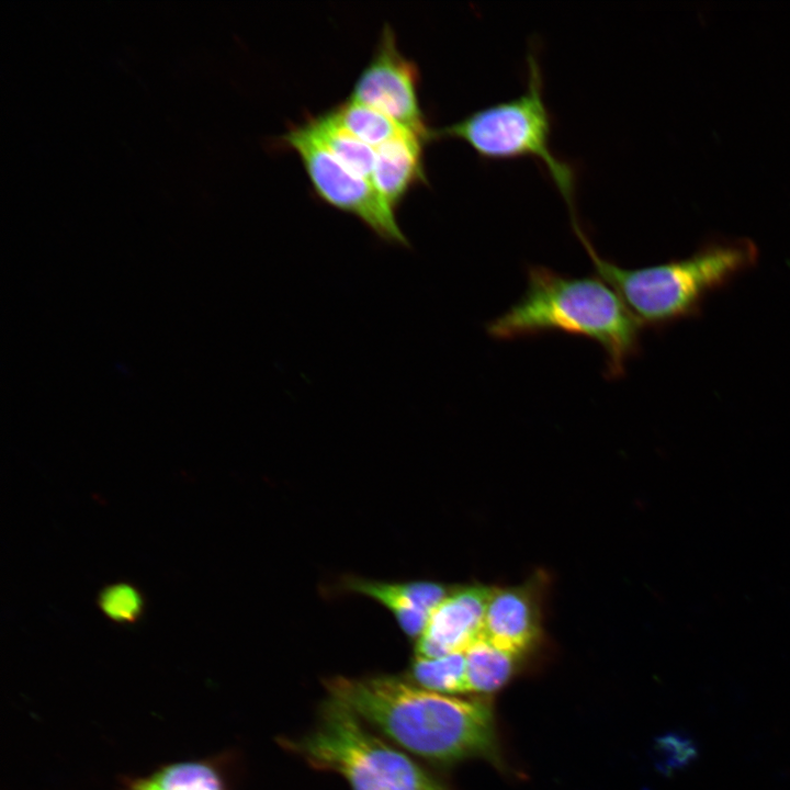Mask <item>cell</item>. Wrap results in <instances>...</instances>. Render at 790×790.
<instances>
[{
  "mask_svg": "<svg viewBox=\"0 0 790 790\" xmlns=\"http://www.w3.org/2000/svg\"><path fill=\"white\" fill-rule=\"evenodd\" d=\"M326 688L331 700L419 757L441 764L499 763L494 712L483 700L438 693L387 675L334 677Z\"/></svg>",
  "mask_w": 790,
  "mask_h": 790,
  "instance_id": "cell-1",
  "label": "cell"
},
{
  "mask_svg": "<svg viewBox=\"0 0 790 790\" xmlns=\"http://www.w3.org/2000/svg\"><path fill=\"white\" fill-rule=\"evenodd\" d=\"M641 324L617 292L598 275L571 276L529 266L519 300L486 325L497 340L546 332L584 337L605 353V375L619 379L641 348Z\"/></svg>",
  "mask_w": 790,
  "mask_h": 790,
  "instance_id": "cell-2",
  "label": "cell"
},
{
  "mask_svg": "<svg viewBox=\"0 0 790 790\" xmlns=\"http://www.w3.org/2000/svg\"><path fill=\"white\" fill-rule=\"evenodd\" d=\"M573 228L596 275L617 292L642 327L661 328L696 315L709 294L751 269L758 257L755 244L741 238L711 241L682 259L625 268L601 257L579 222Z\"/></svg>",
  "mask_w": 790,
  "mask_h": 790,
  "instance_id": "cell-3",
  "label": "cell"
},
{
  "mask_svg": "<svg viewBox=\"0 0 790 790\" xmlns=\"http://www.w3.org/2000/svg\"><path fill=\"white\" fill-rule=\"evenodd\" d=\"M283 743L314 768L340 774L352 790H449L331 699L325 703L315 729Z\"/></svg>",
  "mask_w": 790,
  "mask_h": 790,
  "instance_id": "cell-4",
  "label": "cell"
},
{
  "mask_svg": "<svg viewBox=\"0 0 790 790\" xmlns=\"http://www.w3.org/2000/svg\"><path fill=\"white\" fill-rule=\"evenodd\" d=\"M527 89L520 95L479 109L462 120L433 129V138L466 143L484 159L530 157L542 163L561 192L572 217L574 208V169L551 149V114L543 98L539 64L529 56Z\"/></svg>",
  "mask_w": 790,
  "mask_h": 790,
  "instance_id": "cell-5",
  "label": "cell"
},
{
  "mask_svg": "<svg viewBox=\"0 0 790 790\" xmlns=\"http://www.w3.org/2000/svg\"><path fill=\"white\" fill-rule=\"evenodd\" d=\"M280 147L298 156L315 194L334 208L361 221L380 240L409 247L396 212L381 196L372 181L337 160L304 122L291 125L278 140Z\"/></svg>",
  "mask_w": 790,
  "mask_h": 790,
  "instance_id": "cell-6",
  "label": "cell"
},
{
  "mask_svg": "<svg viewBox=\"0 0 790 790\" xmlns=\"http://www.w3.org/2000/svg\"><path fill=\"white\" fill-rule=\"evenodd\" d=\"M419 80L417 65L402 54L395 32L386 24L348 99L382 112L429 142L435 139L433 129L420 106Z\"/></svg>",
  "mask_w": 790,
  "mask_h": 790,
  "instance_id": "cell-7",
  "label": "cell"
},
{
  "mask_svg": "<svg viewBox=\"0 0 790 790\" xmlns=\"http://www.w3.org/2000/svg\"><path fill=\"white\" fill-rule=\"evenodd\" d=\"M492 590L483 585L452 588L417 639L415 656L433 658L465 652L483 636Z\"/></svg>",
  "mask_w": 790,
  "mask_h": 790,
  "instance_id": "cell-8",
  "label": "cell"
},
{
  "mask_svg": "<svg viewBox=\"0 0 790 790\" xmlns=\"http://www.w3.org/2000/svg\"><path fill=\"white\" fill-rule=\"evenodd\" d=\"M539 586L493 588L485 614L483 639L496 647L524 657L542 640Z\"/></svg>",
  "mask_w": 790,
  "mask_h": 790,
  "instance_id": "cell-9",
  "label": "cell"
},
{
  "mask_svg": "<svg viewBox=\"0 0 790 790\" xmlns=\"http://www.w3.org/2000/svg\"><path fill=\"white\" fill-rule=\"evenodd\" d=\"M341 588L384 606L411 639L421 635L431 613L452 589L429 580L388 583L354 576L343 578Z\"/></svg>",
  "mask_w": 790,
  "mask_h": 790,
  "instance_id": "cell-10",
  "label": "cell"
},
{
  "mask_svg": "<svg viewBox=\"0 0 790 790\" xmlns=\"http://www.w3.org/2000/svg\"><path fill=\"white\" fill-rule=\"evenodd\" d=\"M428 142L409 131L375 148L371 181L393 211L406 195L427 182L424 148Z\"/></svg>",
  "mask_w": 790,
  "mask_h": 790,
  "instance_id": "cell-11",
  "label": "cell"
},
{
  "mask_svg": "<svg viewBox=\"0 0 790 790\" xmlns=\"http://www.w3.org/2000/svg\"><path fill=\"white\" fill-rule=\"evenodd\" d=\"M123 790H226V787L216 765L208 760H185L132 778L124 782Z\"/></svg>",
  "mask_w": 790,
  "mask_h": 790,
  "instance_id": "cell-12",
  "label": "cell"
},
{
  "mask_svg": "<svg viewBox=\"0 0 790 790\" xmlns=\"http://www.w3.org/2000/svg\"><path fill=\"white\" fill-rule=\"evenodd\" d=\"M469 692L493 693L516 674L520 658L485 639L475 641L465 652Z\"/></svg>",
  "mask_w": 790,
  "mask_h": 790,
  "instance_id": "cell-13",
  "label": "cell"
},
{
  "mask_svg": "<svg viewBox=\"0 0 790 790\" xmlns=\"http://www.w3.org/2000/svg\"><path fill=\"white\" fill-rule=\"evenodd\" d=\"M315 138L343 166L371 180L375 149L341 127L327 112L305 121Z\"/></svg>",
  "mask_w": 790,
  "mask_h": 790,
  "instance_id": "cell-14",
  "label": "cell"
},
{
  "mask_svg": "<svg viewBox=\"0 0 790 790\" xmlns=\"http://www.w3.org/2000/svg\"><path fill=\"white\" fill-rule=\"evenodd\" d=\"M328 113L347 132L374 149L408 131L382 112L350 99Z\"/></svg>",
  "mask_w": 790,
  "mask_h": 790,
  "instance_id": "cell-15",
  "label": "cell"
},
{
  "mask_svg": "<svg viewBox=\"0 0 790 790\" xmlns=\"http://www.w3.org/2000/svg\"><path fill=\"white\" fill-rule=\"evenodd\" d=\"M410 681L443 695L469 692L464 652L441 657H417L410 666Z\"/></svg>",
  "mask_w": 790,
  "mask_h": 790,
  "instance_id": "cell-16",
  "label": "cell"
},
{
  "mask_svg": "<svg viewBox=\"0 0 790 790\" xmlns=\"http://www.w3.org/2000/svg\"><path fill=\"white\" fill-rule=\"evenodd\" d=\"M102 612L116 623H134L144 610L140 591L131 584L116 583L104 587L98 597Z\"/></svg>",
  "mask_w": 790,
  "mask_h": 790,
  "instance_id": "cell-17",
  "label": "cell"
},
{
  "mask_svg": "<svg viewBox=\"0 0 790 790\" xmlns=\"http://www.w3.org/2000/svg\"><path fill=\"white\" fill-rule=\"evenodd\" d=\"M656 761L665 772L681 770L696 761L699 749L690 735L682 732L668 733L655 745Z\"/></svg>",
  "mask_w": 790,
  "mask_h": 790,
  "instance_id": "cell-18",
  "label": "cell"
}]
</instances>
